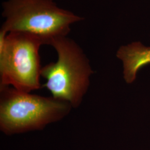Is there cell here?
<instances>
[{
  "label": "cell",
  "instance_id": "obj_1",
  "mask_svg": "<svg viewBox=\"0 0 150 150\" xmlns=\"http://www.w3.org/2000/svg\"><path fill=\"white\" fill-rule=\"evenodd\" d=\"M2 6L4 22L0 30L31 34L48 45L55 38L67 36L71 26L83 20L54 0H6Z\"/></svg>",
  "mask_w": 150,
  "mask_h": 150
},
{
  "label": "cell",
  "instance_id": "obj_2",
  "mask_svg": "<svg viewBox=\"0 0 150 150\" xmlns=\"http://www.w3.org/2000/svg\"><path fill=\"white\" fill-rule=\"evenodd\" d=\"M72 108L69 102L0 86V130L6 135L43 130Z\"/></svg>",
  "mask_w": 150,
  "mask_h": 150
},
{
  "label": "cell",
  "instance_id": "obj_3",
  "mask_svg": "<svg viewBox=\"0 0 150 150\" xmlns=\"http://www.w3.org/2000/svg\"><path fill=\"white\" fill-rule=\"evenodd\" d=\"M57 54V60L42 67L43 85L54 98L78 108L88 91L93 74L86 54L75 41L67 36L57 38L50 45Z\"/></svg>",
  "mask_w": 150,
  "mask_h": 150
},
{
  "label": "cell",
  "instance_id": "obj_4",
  "mask_svg": "<svg viewBox=\"0 0 150 150\" xmlns=\"http://www.w3.org/2000/svg\"><path fill=\"white\" fill-rule=\"evenodd\" d=\"M45 45L36 36L0 30V86L31 92L41 87L40 48Z\"/></svg>",
  "mask_w": 150,
  "mask_h": 150
},
{
  "label": "cell",
  "instance_id": "obj_5",
  "mask_svg": "<svg viewBox=\"0 0 150 150\" xmlns=\"http://www.w3.org/2000/svg\"><path fill=\"white\" fill-rule=\"evenodd\" d=\"M116 56L123 64V78L127 83H131L136 79L139 69L150 64V47L137 41L118 48Z\"/></svg>",
  "mask_w": 150,
  "mask_h": 150
}]
</instances>
